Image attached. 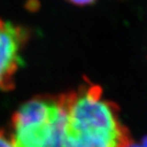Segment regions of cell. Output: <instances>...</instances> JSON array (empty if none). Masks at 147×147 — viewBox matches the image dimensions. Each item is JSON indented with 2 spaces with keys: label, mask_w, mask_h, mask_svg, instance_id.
<instances>
[{
  "label": "cell",
  "mask_w": 147,
  "mask_h": 147,
  "mask_svg": "<svg viewBox=\"0 0 147 147\" xmlns=\"http://www.w3.org/2000/svg\"><path fill=\"white\" fill-rule=\"evenodd\" d=\"M26 41L23 28L0 18V89L13 87L14 76L23 63L21 52Z\"/></svg>",
  "instance_id": "cell-3"
},
{
  "label": "cell",
  "mask_w": 147,
  "mask_h": 147,
  "mask_svg": "<svg viewBox=\"0 0 147 147\" xmlns=\"http://www.w3.org/2000/svg\"><path fill=\"white\" fill-rule=\"evenodd\" d=\"M129 147H147V137H145L144 139L140 141L139 143H133L129 145Z\"/></svg>",
  "instance_id": "cell-6"
},
{
  "label": "cell",
  "mask_w": 147,
  "mask_h": 147,
  "mask_svg": "<svg viewBox=\"0 0 147 147\" xmlns=\"http://www.w3.org/2000/svg\"><path fill=\"white\" fill-rule=\"evenodd\" d=\"M67 110L63 95L26 101L12 117L13 147H63Z\"/></svg>",
  "instance_id": "cell-2"
},
{
  "label": "cell",
  "mask_w": 147,
  "mask_h": 147,
  "mask_svg": "<svg viewBox=\"0 0 147 147\" xmlns=\"http://www.w3.org/2000/svg\"><path fill=\"white\" fill-rule=\"evenodd\" d=\"M63 95L67 110L63 147H129L128 129L117 107L93 84Z\"/></svg>",
  "instance_id": "cell-1"
},
{
  "label": "cell",
  "mask_w": 147,
  "mask_h": 147,
  "mask_svg": "<svg viewBox=\"0 0 147 147\" xmlns=\"http://www.w3.org/2000/svg\"><path fill=\"white\" fill-rule=\"evenodd\" d=\"M67 1L75 5H78V6H85V5H90L94 3L96 0H67Z\"/></svg>",
  "instance_id": "cell-4"
},
{
  "label": "cell",
  "mask_w": 147,
  "mask_h": 147,
  "mask_svg": "<svg viewBox=\"0 0 147 147\" xmlns=\"http://www.w3.org/2000/svg\"><path fill=\"white\" fill-rule=\"evenodd\" d=\"M0 147H13L9 139H7L5 136L0 134Z\"/></svg>",
  "instance_id": "cell-5"
}]
</instances>
